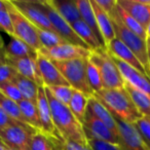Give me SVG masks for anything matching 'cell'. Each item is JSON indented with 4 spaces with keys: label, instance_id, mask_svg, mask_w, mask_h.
<instances>
[{
    "label": "cell",
    "instance_id": "obj_45",
    "mask_svg": "<svg viewBox=\"0 0 150 150\" xmlns=\"http://www.w3.org/2000/svg\"><path fill=\"white\" fill-rule=\"evenodd\" d=\"M52 139V138H50ZM52 142H54V150H64L61 145V140H56V139H52Z\"/></svg>",
    "mask_w": 150,
    "mask_h": 150
},
{
    "label": "cell",
    "instance_id": "obj_39",
    "mask_svg": "<svg viewBox=\"0 0 150 150\" xmlns=\"http://www.w3.org/2000/svg\"><path fill=\"white\" fill-rule=\"evenodd\" d=\"M18 72L13 66L9 64H4L0 66V86L1 84L7 83V82H13Z\"/></svg>",
    "mask_w": 150,
    "mask_h": 150
},
{
    "label": "cell",
    "instance_id": "obj_30",
    "mask_svg": "<svg viewBox=\"0 0 150 150\" xmlns=\"http://www.w3.org/2000/svg\"><path fill=\"white\" fill-rule=\"evenodd\" d=\"M116 11H117V13H118L119 18H120L121 22H122V24L127 29L131 30L133 33H135L136 35H138L140 38H142V39H144V40L147 39V37H148L147 31H146L134 18H132L125 9L121 8L118 5V3L116 4Z\"/></svg>",
    "mask_w": 150,
    "mask_h": 150
},
{
    "label": "cell",
    "instance_id": "obj_8",
    "mask_svg": "<svg viewBox=\"0 0 150 150\" xmlns=\"http://www.w3.org/2000/svg\"><path fill=\"white\" fill-rule=\"evenodd\" d=\"M8 11L11 13V20H13V31L15 36L19 39L23 40L27 44H29L32 48L39 52L42 50V46L40 44V41L38 39L37 31L36 27L33 26L11 3L9 4Z\"/></svg>",
    "mask_w": 150,
    "mask_h": 150
},
{
    "label": "cell",
    "instance_id": "obj_43",
    "mask_svg": "<svg viewBox=\"0 0 150 150\" xmlns=\"http://www.w3.org/2000/svg\"><path fill=\"white\" fill-rule=\"evenodd\" d=\"M6 63H7V56H6V52H5V48H4V50H0V66L6 64Z\"/></svg>",
    "mask_w": 150,
    "mask_h": 150
},
{
    "label": "cell",
    "instance_id": "obj_37",
    "mask_svg": "<svg viewBox=\"0 0 150 150\" xmlns=\"http://www.w3.org/2000/svg\"><path fill=\"white\" fill-rule=\"evenodd\" d=\"M134 127L150 148V121L148 120L147 117L143 116L140 118L137 122L134 123Z\"/></svg>",
    "mask_w": 150,
    "mask_h": 150
},
{
    "label": "cell",
    "instance_id": "obj_14",
    "mask_svg": "<svg viewBox=\"0 0 150 150\" xmlns=\"http://www.w3.org/2000/svg\"><path fill=\"white\" fill-rule=\"evenodd\" d=\"M115 118V117H114ZM118 127L120 146L123 150H150L149 146L142 139L134 125L115 118Z\"/></svg>",
    "mask_w": 150,
    "mask_h": 150
},
{
    "label": "cell",
    "instance_id": "obj_35",
    "mask_svg": "<svg viewBox=\"0 0 150 150\" xmlns=\"http://www.w3.org/2000/svg\"><path fill=\"white\" fill-rule=\"evenodd\" d=\"M86 141H88V145L93 150H123V148L117 144L109 143V142L96 139V138L91 137V136H86Z\"/></svg>",
    "mask_w": 150,
    "mask_h": 150
},
{
    "label": "cell",
    "instance_id": "obj_23",
    "mask_svg": "<svg viewBox=\"0 0 150 150\" xmlns=\"http://www.w3.org/2000/svg\"><path fill=\"white\" fill-rule=\"evenodd\" d=\"M48 2L70 25L81 20L75 0H48Z\"/></svg>",
    "mask_w": 150,
    "mask_h": 150
},
{
    "label": "cell",
    "instance_id": "obj_5",
    "mask_svg": "<svg viewBox=\"0 0 150 150\" xmlns=\"http://www.w3.org/2000/svg\"><path fill=\"white\" fill-rule=\"evenodd\" d=\"M90 60L98 68L104 88L112 90V88H125V80L111 54L107 52L106 48L92 50Z\"/></svg>",
    "mask_w": 150,
    "mask_h": 150
},
{
    "label": "cell",
    "instance_id": "obj_36",
    "mask_svg": "<svg viewBox=\"0 0 150 150\" xmlns=\"http://www.w3.org/2000/svg\"><path fill=\"white\" fill-rule=\"evenodd\" d=\"M0 92L4 96H6L8 99L15 101L17 103H20L22 100H24L21 92L19 91L18 86L13 82H7V83L1 84L0 86Z\"/></svg>",
    "mask_w": 150,
    "mask_h": 150
},
{
    "label": "cell",
    "instance_id": "obj_28",
    "mask_svg": "<svg viewBox=\"0 0 150 150\" xmlns=\"http://www.w3.org/2000/svg\"><path fill=\"white\" fill-rule=\"evenodd\" d=\"M125 88L131 96V99L133 100L139 112L145 117L150 116V96L137 91L127 83H125Z\"/></svg>",
    "mask_w": 150,
    "mask_h": 150
},
{
    "label": "cell",
    "instance_id": "obj_26",
    "mask_svg": "<svg viewBox=\"0 0 150 150\" xmlns=\"http://www.w3.org/2000/svg\"><path fill=\"white\" fill-rule=\"evenodd\" d=\"M13 83L18 86L19 91L21 92L22 96L25 100L37 104V96H38V88L39 86L32 80L24 77L22 75L18 74L13 79Z\"/></svg>",
    "mask_w": 150,
    "mask_h": 150
},
{
    "label": "cell",
    "instance_id": "obj_1",
    "mask_svg": "<svg viewBox=\"0 0 150 150\" xmlns=\"http://www.w3.org/2000/svg\"><path fill=\"white\" fill-rule=\"evenodd\" d=\"M45 93L48 103H50V110H52L54 127L62 139L86 145L88 141H86V134H84L83 125L74 116L70 108L67 105H64L57 101L46 88Z\"/></svg>",
    "mask_w": 150,
    "mask_h": 150
},
{
    "label": "cell",
    "instance_id": "obj_19",
    "mask_svg": "<svg viewBox=\"0 0 150 150\" xmlns=\"http://www.w3.org/2000/svg\"><path fill=\"white\" fill-rule=\"evenodd\" d=\"M88 110L96 117L97 119L104 123L106 127H108L115 135H117L119 137L118 133V127H117V123L115 121V118L109 110L100 102L99 100H97L95 97L88 99Z\"/></svg>",
    "mask_w": 150,
    "mask_h": 150
},
{
    "label": "cell",
    "instance_id": "obj_50",
    "mask_svg": "<svg viewBox=\"0 0 150 150\" xmlns=\"http://www.w3.org/2000/svg\"><path fill=\"white\" fill-rule=\"evenodd\" d=\"M6 150H15V149H11V148H8V147H7V148H6Z\"/></svg>",
    "mask_w": 150,
    "mask_h": 150
},
{
    "label": "cell",
    "instance_id": "obj_29",
    "mask_svg": "<svg viewBox=\"0 0 150 150\" xmlns=\"http://www.w3.org/2000/svg\"><path fill=\"white\" fill-rule=\"evenodd\" d=\"M0 108L2 109L11 119L18 121V122H20V123H23V125H28L25 118H24L23 114H22V112H21L19 103L8 99L1 92H0Z\"/></svg>",
    "mask_w": 150,
    "mask_h": 150
},
{
    "label": "cell",
    "instance_id": "obj_7",
    "mask_svg": "<svg viewBox=\"0 0 150 150\" xmlns=\"http://www.w3.org/2000/svg\"><path fill=\"white\" fill-rule=\"evenodd\" d=\"M35 133L37 131L31 127L19 122L0 131V140L11 149L29 150L31 139Z\"/></svg>",
    "mask_w": 150,
    "mask_h": 150
},
{
    "label": "cell",
    "instance_id": "obj_52",
    "mask_svg": "<svg viewBox=\"0 0 150 150\" xmlns=\"http://www.w3.org/2000/svg\"><path fill=\"white\" fill-rule=\"evenodd\" d=\"M148 37H150V36H148Z\"/></svg>",
    "mask_w": 150,
    "mask_h": 150
},
{
    "label": "cell",
    "instance_id": "obj_31",
    "mask_svg": "<svg viewBox=\"0 0 150 150\" xmlns=\"http://www.w3.org/2000/svg\"><path fill=\"white\" fill-rule=\"evenodd\" d=\"M36 31H37L38 39L42 46V50H50L54 46L66 43L54 31L43 30L39 28H36Z\"/></svg>",
    "mask_w": 150,
    "mask_h": 150
},
{
    "label": "cell",
    "instance_id": "obj_6",
    "mask_svg": "<svg viewBox=\"0 0 150 150\" xmlns=\"http://www.w3.org/2000/svg\"><path fill=\"white\" fill-rule=\"evenodd\" d=\"M39 8L43 11L48 18L50 24L52 26L54 31L64 40L66 43L73 44V45H78L82 46V47L88 48V45L78 37L76 32L73 30L72 26L66 22L58 13L56 9L50 4L48 0H35ZM90 50V48H88Z\"/></svg>",
    "mask_w": 150,
    "mask_h": 150
},
{
    "label": "cell",
    "instance_id": "obj_2",
    "mask_svg": "<svg viewBox=\"0 0 150 150\" xmlns=\"http://www.w3.org/2000/svg\"><path fill=\"white\" fill-rule=\"evenodd\" d=\"M94 97L108 109L115 118L121 121L134 125L143 117L125 88L112 90L104 88L95 93Z\"/></svg>",
    "mask_w": 150,
    "mask_h": 150
},
{
    "label": "cell",
    "instance_id": "obj_41",
    "mask_svg": "<svg viewBox=\"0 0 150 150\" xmlns=\"http://www.w3.org/2000/svg\"><path fill=\"white\" fill-rule=\"evenodd\" d=\"M96 3L103 9L106 11L108 15H110L115 8L117 4V0H95Z\"/></svg>",
    "mask_w": 150,
    "mask_h": 150
},
{
    "label": "cell",
    "instance_id": "obj_32",
    "mask_svg": "<svg viewBox=\"0 0 150 150\" xmlns=\"http://www.w3.org/2000/svg\"><path fill=\"white\" fill-rule=\"evenodd\" d=\"M86 79L94 94L104 90L100 72L96 65L90 60V58L88 59V62H86Z\"/></svg>",
    "mask_w": 150,
    "mask_h": 150
},
{
    "label": "cell",
    "instance_id": "obj_17",
    "mask_svg": "<svg viewBox=\"0 0 150 150\" xmlns=\"http://www.w3.org/2000/svg\"><path fill=\"white\" fill-rule=\"evenodd\" d=\"M106 50L111 56L115 57L118 60L122 61L123 63L127 64L129 66L135 68L136 70H138L139 72L143 73V74H146V71L144 69V67L142 66V64L140 63V61L138 60L137 57L134 54V52L125 45V43L120 41L118 38L115 37L112 41L109 44H107Z\"/></svg>",
    "mask_w": 150,
    "mask_h": 150
},
{
    "label": "cell",
    "instance_id": "obj_9",
    "mask_svg": "<svg viewBox=\"0 0 150 150\" xmlns=\"http://www.w3.org/2000/svg\"><path fill=\"white\" fill-rule=\"evenodd\" d=\"M13 6L36 28L43 30L54 31L46 15L39 8L35 0L28 1V0H13L11 1Z\"/></svg>",
    "mask_w": 150,
    "mask_h": 150
},
{
    "label": "cell",
    "instance_id": "obj_21",
    "mask_svg": "<svg viewBox=\"0 0 150 150\" xmlns=\"http://www.w3.org/2000/svg\"><path fill=\"white\" fill-rule=\"evenodd\" d=\"M75 2H76V6H77L81 21H83V23L86 24L94 31V33L98 37L99 41L101 42V44L106 48V44H105L103 36L98 27V24H97L96 16H95L91 0H75Z\"/></svg>",
    "mask_w": 150,
    "mask_h": 150
},
{
    "label": "cell",
    "instance_id": "obj_3",
    "mask_svg": "<svg viewBox=\"0 0 150 150\" xmlns=\"http://www.w3.org/2000/svg\"><path fill=\"white\" fill-rule=\"evenodd\" d=\"M110 18L112 20L113 28H114L115 37L118 38L122 43H125L132 52H134L142 66L146 71V74L150 78V66L149 60H148V52H147V43L146 40L140 38L138 35L129 30L121 22L118 13L116 11V6L110 13Z\"/></svg>",
    "mask_w": 150,
    "mask_h": 150
},
{
    "label": "cell",
    "instance_id": "obj_16",
    "mask_svg": "<svg viewBox=\"0 0 150 150\" xmlns=\"http://www.w3.org/2000/svg\"><path fill=\"white\" fill-rule=\"evenodd\" d=\"M7 64L13 66L18 74L34 81L38 86H44L41 74L37 65V59L34 58H21L9 59L7 58Z\"/></svg>",
    "mask_w": 150,
    "mask_h": 150
},
{
    "label": "cell",
    "instance_id": "obj_33",
    "mask_svg": "<svg viewBox=\"0 0 150 150\" xmlns=\"http://www.w3.org/2000/svg\"><path fill=\"white\" fill-rule=\"evenodd\" d=\"M50 93L52 95L57 101L60 103L68 106L70 100L72 98L73 91L74 88H71L70 86H45Z\"/></svg>",
    "mask_w": 150,
    "mask_h": 150
},
{
    "label": "cell",
    "instance_id": "obj_46",
    "mask_svg": "<svg viewBox=\"0 0 150 150\" xmlns=\"http://www.w3.org/2000/svg\"><path fill=\"white\" fill-rule=\"evenodd\" d=\"M146 43H147L148 60H149V66H150V37H147V39H146Z\"/></svg>",
    "mask_w": 150,
    "mask_h": 150
},
{
    "label": "cell",
    "instance_id": "obj_48",
    "mask_svg": "<svg viewBox=\"0 0 150 150\" xmlns=\"http://www.w3.org/2000/svg\"><path fill=\"white\" fill-rule=\"evenodd\" d=\"M4 48H5L4 43H3V40H2V38H1V36H0V50H4Z\"/></svg>",
    "mask_w": 150,
    "mask_h": 150
},
{
    "label": "cell",
    "instance_id": "obj_40",
    "mask_svg": "<svg viewBox=\"0 0 150 150\" xmlns=\"http://www.w3.org/2000/svg\"><path fill=\"white\" fill-rule=\"evenodd\" d=\"M61 145L64 150H93L88 144H80L77 142L68 141V140H61Z\"/></svg>",
    "mask_w": 150,
    "mask_h": 150
},
{
    "label": "cell",
    "instance_id": "obj_12",
    "mask_svg": "<svg viewBox=\"0 0 150 150\" xmlns=\"http://www.w3.org/2000/svg\"><path fill=\"white\" fill-rule=\"evenodd\" d=\"M122 76L125 83L129 84V86L136 88L137 91L144 93V94L150 96V78L147 75L139 72L135 68L129 66L127 64L123 63L122 61L118 60L115 57L111 56Z\"/></svg>",
    "mask_w": 150,
    "mask_h": 150
},
{
    "label": "cell",
    "instance_id": "obj_51",
    "mask_svg": "<svg viewBox=\"0 0 150 150\" xmlns=\"http://www.w3.org/2000/svg\"><path fill=\"white\" fill-rule=\"evenodd\" d=\"M147 118H148V120H149V121H150V116H148V117H147Z\"/></svg>",
    "mask_w": 150,
    "mask_h": 150
},
{
    "label": "cell",
    "instance_id": "obj_49",
    "mask_svg": "<svg viewBox=\"0 0 150 150\" xmlns=\"http://www.w3.org/2000/svg\"><path fill=\"white\" fill-rule=\"evenodd\" d=\"M147 34H148V36H150V23H149V25H148V27H147Z\"/></svg>",
    "mask_w": 150,
    "mask_h": 150
},
{
    "label": "cell",
    "instance_id": "obj_38",
    "mask_svg": "<svg viewBox=\"0 0 150 150\" xmlns=\"http://www.w3.org/2000/svg\"><path fill=\"white\" fill-rule=\"evenodd\" d=\"M0 30L8 34L11 37L15 36L13 20L8 11H0Z\"/></svg>",
    "mask_w": 150,
    "mask_h": 150
},
{
    "label": "cell",
    "instance_id": "obj_22",
    "mask_svg": "<svg viewBox=\"0 0 150 150\" xmlns=\"http://www.w3.org/2000/svg\"><path fill=\"white\" fill-rule=\"evenodd\" d=\"M5 52L9 59H21V58H34L37 59L38 52L32 48L29 44L19 39L16 36L11 37L9 43L5 46Z\"/></svg>",
    "mask_w": 150,
    "mask_h": 150
},
{
    "label": "cell",
    "instance_id": "obj_20",
    "mask_svg": "<svg viewBox=\"0 0 150 150\" xmlns=\"http://www.w3.org/2000/svg\"><path fill=\"white\" fill-rule=\"evenodd\" d=\"M93 9H94L95 16H96L97 24L100 29V32L103 36V39L105 41V44H109L113 39L115 38V32L114 28H113L112 20H111L110 16L103 11L100 6L96 3L95 0H91Z\"/></svg>",
    "mask_w": 150,
    "mask_h": 150
},
{
    "label": "cell",
    "instance_id": "obj_24",
    "mask_svg": "<svg viewBox=\"0 0 150 150\" xmlns=\"http://www.w3.org/2000/svg\"><path fill=\"white\" fill-rule=\"evenodd\" d=\"M71 26H72L73 30L76 32L78 37L88 45V47L90 50H100V48H105L101 44V42L99 41L98 37L94 33V31L86 24H84L83 21L79 20V21L72 24Z\"/></svg>",
    "mask_w": 150,
    "mask_h": 150
},
{
    "label": "cell",
    "instance_id": "obj_10",
    "mask_svg": "<svg viewBox=\"0 0 150 150\" xmlns=\"http://www.w3.org/2000/svg\"><path fill=\"white\" fill-rule=\"evenodd\" d=\"M38 52L43 54L50 61L65 62V61H72L77 60V59H88L92 50L82 47V46L63 43L58 46H54L50 50H41Z\"/></svg>",
    "mask_w": 150,
    "mask_h": 150
},
{
    "label": "cell",
    "instance_id": "obj_18",
    "mask_svg": "<svg viewBox=\"0 0 150 150\" xmlns=\"http://www.w3.org/2000/svg\"><path fill=\"white\" fill-rule=\"evenodd\" d=\"M117 3L145 30L150 23V6L143 0H117Z\"/></svg>",
    "mask_w": 150,
    "mask_h": 150
},
{
    "label": "cell",
    "instance_id": "obj_4",
    "mask_svg": "<svg viewBox=\"0 0 150 150\" xmlns=\"http://www.w3.org/2000/svg\"><path fill=\"white\" fill-rule=\"evenodd\" d=\"M59 69L69 86L74 90H77L88 98L94 97V92L88 86L86 79V62L88 59H77L65 62L52 61Z\"/></svg>",
    "mask_w": 150,
    "mask_h": 150
},
{
    "label": "cell",
    "instance_id": "obj_47",
    "mask_svg": "<svg viewBox=\"0 0 150 150\" xmlns=\"http://www.w3.org/2000/svg\"><path fill=\"white\" fill-rule=\"evenodd\" d=\"M6 148H7V146L0 140V150H6Z\"/></svg>",
    "mask_w": 150,
    "mask_h": 150
},
{
    "label": "cell",
    "instance_id": "obj_34",
    "mask_svg": "<svg viewBox=\"0 0 150 150\" xmlns=\"http://www.w3.org/2000/svg\"><path fill=\"white\" fill-rule=\"evenodd\" d=\"M29 150H54V142L42 133H35L31 139Z\"/></svg>",
    "mask_w": 150,
    "mask_h": 150
},
{
    "label": "cell",
    "instance_id": "obj_15",
    "mask_svg": "<svg viewBox=\"0 0 150 150\" xmlns=\"http://www.w3.org/2000/svg\"><path fill=\"white\" fill-rule=\"evenodd\" d=\"M37 65L39 68L40 74H41L42 81L44 86H69L67 80L64 78L59 69L54 66V64L38 52L37 57Z\"/></svg>",
    "mask_w": 150,
    "mask_h": 150
},
{
    "label": "cell",
    "instance_id": "obj_44",
    "mask_svg": "<svg viewBox=\"0 0 150 150\" xmlns=\"http://www.w3.org/2000/svg\"><path fill=\"white\" fill-rule=\"evenodd\" d=\"M9 4H11V1L7 0H0V11H8Z\"/></svg>",
    "mask_w": 150,
    "mask_h": 150
},
{
    "label": "cell",
    "instance_id": "obj_13",
    "mask_svg": "<svg viewBox=\"0 0 150 150\" xmlns=\"http://www.w3.org/2000/svg\"><path fill=\"white\" fill-rule=\"evenodd\" d=\"M82 125H83L86 136H91L96 139L120 145V138L115 135L108 127L101 122L99 119H97L88 110H86Z\"/></svg>",
    "mask_w": 150,
    "mask_h": 150
},
{
    "label": "cell",
    "instance_id": "obj_42",
    "mask_svg": "<svg viewBox=\"0 0 150 150\" xmlns=\"http://www.w3.org/2000/svg\"><path fill=\"white\" fill-rule=\"evenodd\" d=\"M15 123H19L18 121L11 119L2 109L0 108V131L4 129L5 127H9V125H13Z\"/></svg>",
    "mask_w": 150,
    "mask_h": 150
},
{
    "label": "cell",
    "instance_id": "obj_25",
    "mask_svg": "<svg viewBox=\"0 0 150 150\" xmlns=\"http://www.w3.org/2000/svg\"><path fill=\"white\" fill-rule=\"evenodd\" d=\"M88 97H86L84 94H82L81 92L77 90L73 91L72 98L70 100L68 107L70 108V110L72 111V113L74 114V116L78 119L80 123H83L84 116H86V110H88Z\"/></svg>",
    "mask_w": 150,
    "mask_h": 150
},
{
    "label": "cell",
    "instance_id": "obj_27",
    "mask_svg": "<svg viewBox=\"0 0 150 150\" xmlns=\"http://www.w3.org/2000/svg\"><path fill=\"white\" fill-rule=\"evenodd\" d=\"M19 106L27 125L35 131L41 133V123H40L39 115H38L37 105L24 99L19 103Z\"/></svg>",
    "mask_w": 150,
    "mask_h": 150
},
{
    "label": "cell",
    "instance_id": "obj_11",
    "mask_svg": "<svg viewBox=\"0 0 150 150\" xmlns=\"http://www.w3.org/2000/svg\"><path fill=\"white\" fill-rule=\"evenodd\" d=\"M37 110L39 115L40 123H41V133L46 135L47 137L56 140H63L60 136L59 132L54 127V120H52V110H50V103H48L47 97H46L45 88L39 86L38 88V96H37Z\"/></svg>",
    "mask_w": 150,
    "mask_h": 150
}]
</instances>
